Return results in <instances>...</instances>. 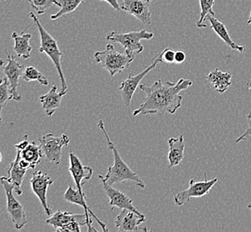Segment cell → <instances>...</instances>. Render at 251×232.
<instances>
[{
    "label": "cell",
    "instance_id": "cell-1",
    "mask_svg": "<svg viewBox=\"0 0 251 232\" xmlns=\"http://www.w3.org/2000/svg\"><path fill=\"white\" fill-rule=\"evenodd\" d=\"M193 85V82L186 79H180L176 83L161 80L155 82L152 85L141 84L139 87L146 93L145 101L139 108L133 113L138 115H164L169 113L173 115L182 106L183 96L179 93L187 89Z\"/></svg>",
    "mask_w": 251,
    "mask_h": 232
},
{
    "label": "cell",
    "instance_id": "cell-2",
    "mask_svg": "<svg viewBox=\"0 0 251 232\" xmlns=\"http://www.w3.org/2000/svg\"><path fill=\"white\" fill-rule=\"evenodd\" d=\"M98 127H99V129H101L103 134L105 135L107 143H108V148L112 151L113 156H114V165L108 168V172H107L105 177H102L101 174H99L98 178L101 179L102 182H105L107 185H110V186H113L114 184L116 183H121L125 180H131V181L135 182L138 187H140L143 189H145V181L141 179V177L138 174L133 172L129 168V166L126 164L124 160L122 159L114 143L109 138L105 126H104V122L102 120L98 121Z\"/></svg>",
    "mask_w": 251,
    "mask_h": 232
},
{
    "label": "cell",
    "instance_id": "cell-3",
    "mask_svg": "<svg viewBox=\"0 0 251 232\" xmlns=\"http://www.w3.org/2000/svg\"><path fill=\"white\" fill-rule=\"evenodd\" d=\"M30 18L33 20L34 24L37 25L39 29V36H40V48H39V52L40 53L47 54L50 59L53 61L54 66L56 68L57 72L59 73V77L61 80V84H62V90L61 94L65 96L67 94L68 85L66 83V80L64 78V74L63 73L62 69V56L63 53L59 49L58 43L55 39H53V36L47 31L44 28L43 25L39 22V18L34 15V13H29Z\"/></svg>",
    "mask_w": 251,
    "mask_h": 232
},
{
    "label": "cell",
    "instance_id": "cell-4",
    "mask_svg": "<svg viewBox=\"0 0 251 232\" xmlns=\"http://www.w3.org/2000/svg\"><path fill=\"white\" fill-rule=\"evenodd\" d=\"M134 59L135 58H131L126 53L116 51L112 44H108L105 50L97 51L95 54L96 62L107 70L111 76L122 73L130 65Z\"/></svg>",
    "mask_w": 251,
    "mask_h": 232
},
{
    "label": "cell",
    "instance_id": "cell-5",
    "mask_svg": "<svg viewBox=\"0 0 251 232\" xmlns=\"http://www.w3.org/2000/svg\"><path fill=\"white\" fill-rule=\"evenodd\" d=\"M154 37V34L149 32L146 29L131 32H118L112 31L106 37L110 42L121 44L125 49V53L131 58H135V55L144 51V46L141 43L142 39L150 40Z\"/></svg>",
    "mask_w": 251,
    "mask_h": 232
},
{
    "label": "cell",
    "instance_id": "cell-6",
    "mask_svg": "<svg viewBox=\"0 0 251 232\" xmlns=\"http://www.w3.org/2000/svg\"><path fill=\"white\" fill-rule=\"evenodd\" d=\"M59 232H80V227L87 225V215L75 214L69 211L58 210L46 222Z\"/></svg>",
    "mask_w": 251,
    "mask_h": 232
},
{
    "label": "cell",
    "instance_id": "cell-7",
    "mask_svg": "<svg viewBox=\"0 0 251 232\" xmlns=\"http://www.w3.org/2000/svg\"><path fill=\"white\" fill-rule=\"evenodd\" d=\"M1 184L6 196V213L9 215L16 230H22L28 223L25 209L14 196L15 187L7 177H1Z\"/></svg>",
    "mask_w": 251,
    "mask_h": 232
},
{
    "label": "cell",
    "instance_id": "cell-8",
    "mask_svg": "<svg viewBox=\"0 0 251 232\" xmlns=\"http://www.w3.org/2000/svg\"><path fill=\"white\" fill-rule=\"evenodd\" d=\"M39 143L45 158L49 162L59 165L63 156L62 149L63 146H67L70 144V138L66 134L55 137L53 133H48L39 139Z\"/></svg>",
    "mask_w": 251,
    "mask_h": 232
},
{
    "label": "cell",
    "instance_id": "cell-9",
    "mask_svg": "<svg viewBox=\"0 0 251 232\" xmlns=\"http://www.w3.org/2000/svg\"><path fill=\"white\" fill-rule=\"evenodd\" d=\"M218 182V179L208 180L207 179V174H204V179L198 180L197 178H193L190 180V187L184 191H181L175 196L174 202L176 205L181 206L190 199L193 198H203L208 195L214 187V185Z\"/></svg>",
    "mask_w": 251,
    "mask_h": 232
},
{
    "label": "cell",
    "instance_id": "cell-10",
    "mask_svg": "<svg viewBox=\"0 0 251 232\" xmlns=\"http://www.w3.org/2000/svg\"><path fill=\"white\" fill-rule=\"evenodd\" d=\"M63 199H64L65 201H67V202L75 203V204H77V205L82 206V207L84 208V210L86 211V215H87V226L88 227L87 232H93V231H94V232H97V230L93 227L92 220H91L90 216H92V217L97 221V223L100 224L101 230H102L103 232H108L106 224L104 223H102L100 219H98L97 215L93 213V211H91V209L88 207L87 201H86L87 195H86L85 192H81V191H79L78 189H74L72 186H69L67 190H66V192L64 193Z\"/></svg>",
    "mask_w": 251,
    "mask_h": 232
},
{
    "label": "cell",
    "instance_id": "cell-11",
    "mask_svg": "<svg viewBox=\"0 0 251 232\" xmlns=\"http://www.w3.org/2000/svg\"><path fill=\"white\" fill-rule=\"evenodd\" d=\"M159 63H160V59H159V56H158L153 63H151V65L145 66L144 71H142L140 73H138L136 75L129 74L128 78L121 83V86L119 87V90L121 92V97L124 101L126 107L130 106L131 101H132V98L134 97L135 89H136V87L139 86V84L143 81V79L145 77V75H147V73H150L151 71H152Z\"/></svg>",
    "mask_w": 251,
    "mask_h": 232
},
{
    "label": "cell",
    "instance_id": "cell-12",
    "mask_svg": "<svg viewBox=\"0 0 251 232\" xmlns=\"http://www.w3.org/2000/svg\"><path fill=\"white\" fill-rule=\"evenodd\" d=\"M146 221L143 213H135L129 209H122L115 219V224L119 232H149L142 224Z\"/></svg>",
    "mask_w": 251,
    "mask_h": 232
},
{
    "label": "cell",
    "instance_id": "cell-13",
    "mask_svg": "<svg viewBox=\"0 0 251 232\" xmlns=\"http://www.w3.org/2000/svg\"><path fill=\"white\" fill-rule=\"evenodd\" d=\"M53 183V179L49 174L44 173L42 171H36L32 174V177L30 179V186L33 193L39 198L40 203L42 204L44 211L46 214L50 216L51 209L48 203V189Z\"/></svg>",
    "mask_w": 251,
    "mask_h": 232
},
{
    "label": "cell",
    "instance_id": "cell-14",
    "mask_svg": "<svg viewBox=\"0 0 251 232\" xmlns=\"http://www.w3.org/2000/svg\"><path fill=\"white\" fill-rule=\"evenodd\" d=\"M6 58H7V64L6 66H2L5 77L9 80L11 84V90L13 94V99L15 101L21 102L23 100V97L18 93V85H19V79L24 73H25V66L24 64H21L16 61L15 57L11 56L8 50H5Z\"/></svg>",
    "mask_w": 251,
    "mask_h": 232
},
{
    "label": "cell",
    "instance_id": "cell-15",
    "mask_svg": "<svg viewBox=\"0 0 251 232\" xmlns=\"http://www.w3.org/2000/svg\"><path fill=\"white\" fill-rule=\"evenodd\" d=\"M152 0H123L121 8L145 25H151L150 5Z\"/></svg>",
    "mask_w": 251,
    "mask_h": 232
},
{
    "label": "cell",
    "instance_id": "cell-16",
    "mask_svg": "<svg viewBox=\"0 0 251 232\" xmlns=\"http://www.w3.org/2000/svg\"><path fill=\"white\" fill-rule=\"evenodd\" d=\"M17 152H19L21 157L27 161L30 165L31 169L36 168L41 159L45 157L40 145H36V142L28 141V136L25 135L23 141L15 145Z\"/></svg>",
    "mask_w": 251,
    "mask_h": 232
},
{
    "label": "cell",
    "instance_id": "cell-17",
    "mask_svg": "<svg viewBox=\"0 0 251 232\" xmlns=\"http://www.w3.org/2000/svg\"><path fill=\"white\" fill-rule=\"evenodd\" d=\"M69 159H70L69 171L73 176L76 187L79 191L84 192L82 190V180L84 179L88 180L91 179L94 171L90 166H84L80 159L73 152L69 153Z\"/></svg>",
    "mask_w": 251,
    "mask_h": 232
},
{
    "label": "cell",
    "instance_id": "cell-18",
    "mask_svg": "<svg viewBox=\"0 0 251 232\" xmlns=\"http://www.w3.org/2000/svg\"><path fill=\"white\" fill-rule=\"evenodd\" d=\"M102 188L104 189L105 193L110 199V204L111 206V211L115 207L122 209H129L131 211H134L135 213L141 214L139 211L133 205V201L132 199H129L126 195L120 191L119 189H114L112 186L107 185L105 182H102Z\"/></svg>",
    "mask_w": 251,
    "mask_h": 232
},
{
    "label": "cell",
    "instance_id": "cell-19",
    "mask_svg": "<svg viewBox=\"0 0 251 232\" xmlns=\"http://www.w3.org/2000/svg\"><path fill=\"white\" fill-rule=\"evenodd\" d=\"M28 170L24 168L22 165H20V155L17 152V155L15 159L10 164L9 168L7 171V179L11 183L14 185L15 187V193L18 196L23 195V190H22V185L25 179V174L27 173Z\"/></svg>",
    "mask_w": 251,
    "mask_h": 232
},
{
    "label": "cell",
    "instance_id": "cell-20",
    "mask_svg": "<svg viewBox=\"0 0 251 232\" xmlns=\"http://www.w3.org/2000/svg\"><path fill=\"white\" fill-rule=\"evenodd\" d=\"M206 20H208V22L210 23V26L211 28L214 29V31L216 33L218 34V36L220 37V39H222L223 41L226 44L228 47H230L232 50H236L240 53H243L245 52V47L244 46H240V45H237L230 37L229 32L227 30L226 25H224L223 23H221L220 21H218L215 16H213L211 15H208L207 16Z\"/></svg>",
    "mask_w": 251,
    "mask_h": 232
},
{
    "label": "cell",
    "instance_id": "cell-21",
    "mask_svg": "<svg viewBox=\"0 0 251 232\" xmlns=\"http://www.w3.org/2000/svg\"><path fill=\"white\" fill-rule=\"evenodd\" d=\"M169 145V168H173L180 165L184 159L185 148L184 135H180L178 138H170Z\"/></svg>",
    "mask_w": 251,
    "mask_h": 232
},
{
    "label": "cell",
    "instance_id": "cell-22",
    "mask_svg": "<svg viewBox=\"0 0 251 232\" xmlns=\"http://www.w3.org/2000/svg\"><path fill=\"white\" fill-rule=\"evenodd\" d=\"M57 89L58 88L54 85L49 93L39 97L44 111L49 117H52L53 114L57 111V109L61 106L62 98L64 97L61 94V92H57Z\"/></svg>",
    "mask_w": 251,
    "mask_h": 232
},
{
    "label": "cell",
    "instance_id": "cell-23",
    "mask_svg": "<svg viewBox=\"0 0 251 232\" xmlns=\"http://www.w3.org/2000/svg\"><path fill=\"white\" fill-rule=\"evenodd\" d=\"M231 79L232 75L230 73L222 72L218 68L214 69L206 77L207 82L210 83L214 89L218 93L226 91L227 88L232 85Z\"/></svg>",
    "mask_w": 251,
    "mask_h": 232
},
{
    "label": "cell",
    "instance_id": "cell-24",
    "mask_svg": "<svg viewBox=\"0 0 251 232\" xmlns=\"http://www.w3.org/2000/svg\"><path fill=\"white\" fill-rule=\"evenodd\" d=\"M12 39L15 41L14 50L17 55V57L24 59H29L32 50V47L29 44V40L31 39V34L23 33L22 35H19L16 31H14L12 34Z\"/></svg>",
    "mask_w": 251,
    "mask_h": 232
},
{
    "label": "cell",
    "instance_id": "cell-25",
    "mask_svg": "<svg viewBox=\"0 0 251 232\" xmlns=\"http://www.w3.org/2000/svg\"><path fill=\"white\" fill-rule=\"evenodd\" d=\"M83 1L84 0H55L54 5L59 6L61 9L58 11V13L51 15V19H59L64 15L73 13L77 9Z\"/></svg>",
    "mask_w": 251,
    "mask_h": 232
},
{
    "label": "cell",
    "instance_id": "cell-26",
    "mask_svg": "<svg viewBox=\"0 0 251 232\" xmlns=\"http://www.w3.org/2000/svg\"><path fill=\"white\" fill-rule=\"evenodd\" d=\"M23 79L27 83L30 82H39L41 85L48 86L49 80L48 78L39 72V70L34 66H27L25 67V73L23 74Z\"/></svg>",
    "mask_w": 251,
    "mask_h": 232
},
{
    "label": "cell",
    "instance_id": "cell-27",
    "mask_svg": "<svg viewBox=\"0 0 251 232\" xmlns=\"http://www.w3.org/2000/svg\"><path fill=\"white\" fill-rule=\"evenodd\" d=\"M201 5V16L197 23L199 28H206L207 25H204L203 22L206 20L208 15L215 16V12L213 10V5L215 3V0H199Z\"/></svg>",
    "mask_w": 251,
    "mask_h": 232
},
{
    "label": "cell",
    "instance_id": "cell-28",
    "mask_svg": "<svg viewBox=\"0 0 251 232\" xmlns=\"http://www.w3.org/2000/svg\"><path fill=\"white\" fill-rule=\"evenodd\" d=\"M13 99V94L11 90V84L7 77H5L0 84V112L2 113L3 108L7 102Z\"/></svg>",
    "mask_w": 251,
    "mask_h": 232
},
{
    "label": "cell",
    "instance_id": "cell-29",
    "mask_svg": "<svg viewBox=\"0 0 251 232\" xmlns=\"http://www.w3.org/2000/svg\"><path fill=\"white\" fill-rule=\"evenodd\" d=\"M29 2L39 15H43L47 10L54 5L55 0H29Z\"/></svg>",
    "mask_w": 251,
    "mask_h": 232
},
{
    "label": "cell",
    "instance_id": "cell-30",
    "mask_svg": "<svg viewBox=\"0 0 251 232\" xmlns=\"http://www.w3.org/2000/svg\"><path fill=\"white\" fill-rule=\"evenodd\" d=\"M175 57H176V51L170 48L164 49L159 55L160 63H175Z\"/></svg>",
    "mask_w": 251,
    "mask_h": 232
},
{
    "label": "cell",
    "instance_id": "cell-31",
    "mask_svg": "<svg viewBox=\"0 0 251 232\" xmlns=\"http://www.w3.org/2000/svg\"><path fill=\"white\" fill-rule=\"evenodd\" d=\"M247 118H248V122H249L248 125L249 126H248L246 131L243 132V134L237 139L236 143H239V142H241L242 141L247 140L250 136H251V113H250V114L248 115Z\"/></svg>",
    "mask_w": 251,
    "mask_h": 232
},
{
    "label": "cell",
    "instance_id": "cell-32",
    "mask_svg": "<svg viewBox=\"0 0 251 232\" xmlns=\"http://www.w3.org/2000/svg\"><path fill=\"white\" fill-rule=\"evenodd\" d=\"M186 58V55L184 53V51H176V57H175V63L176 64H180V63H184Z\"/></svg>",
    "mask_w": 251,
    "mask_h": 232
},
{
    "label": "cell",
    "instance_id": "cell-33",
    "mask_svg": "<svg viewBox=\"0 0 251 232\" xmlns=\"http://www.w3.org/2000/svg\"><path fill=\"white\" fill-rule=\"evenodd\" d=\"M100 1H106L107 3H109L117 11H120L121 9V5L119 4L118 0H100Z\"/></svg>",
    "mask_w": 251,
    "mask_h": 232
},
{
    "label": "cell",
    "instance_id": "cell-34",
    "mask_svg": "<svg viewBox=\"0 0 251 232\" xmlns=\"http://www.w3.org/2000/svg\"><path fill=\"white\" fill-rule=\"evenodd\" d=\"M248 25H251V15H250V18L248 20Z\"/></svg>",
    "mask_w": 251,
    "mask_h": 232
},
{
    "label": "cell",
    "instance_id": "cell-35",
    "mask_svg": "<svg viewBox=\"0 0 251 232\" xmlns=\"http://www.w3.org/2000/svg\"><path fill=\"white\" fill-rule=\"evenodd\" d=\"M11 2H12V0H5V4H9Z\"/></svg>",
    "mask_w": 251,
    "mask_h": 232
},
{
    "label": "cell",
    "instance_id": "cell-36",
    "mask_svg": "<svg viewBox=\"0 0 251 232\" xmlns=\"http://www.w3.org/2000/svg\"><path fill=\"white\" fill-rule=\"evenodd\" d=\"M248 207L250 208V209H251V203H250V204H249V205H248Z\"/></svg>",
    "mask_w": 251,
    "mask_h": 232
}]
</instances>
